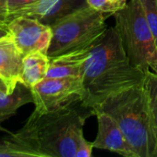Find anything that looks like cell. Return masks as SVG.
<instances>
[{"mask_svg":"<svg viewBox=\"0 0 157 157\" xmlns=\"http://www.w3.org/2000/svg\"><path fill=\"white\" fill-rule=\"evenodd\" d=\"M86 4L93 9L102 12L104 14L111 15L116 13L115 9L113 8L109 0H86Z\"/></svg>","mask_w":157,"mask_h":157,"instance_id":"obj_18","label":"cell"},{"mask_svg":"<svg viewBox=\"0 0 157 157\" xmlns=\"http://www.w3.org/2000/svg\"><path fill=\"white\" fill-rule=\"evenodd\" d=\"M7 1L0 0V28L7 29L8 24V10H7Z\"/></svg>","mask_w":157,"mask_h":157,"instance_id":"obj_20","label":"cell"},{"mask_svg":"<svg viewBox=\"0 0 157 157\" xmlns=\"http://www.w3.org/2000/svg\"><path fill=\"white\" fill-rule=\"evenodd\" d=\"M98 120V134L94 148L117 153L125 157H137L132 145L127 141L117 122L105 112H96Z\"/></svg>","mask_w":157,"mask_h":157,"instance_id":"obj_8","label":"cell"},{"mask_svg":"<svg viewBox=\"0 0 157 157\" xmlns=\"http://www.w3.org/2000/svg\"><path fill=\"white\" fill-rule=\"evenodd\" d=\"M50 63L47 54L34 52L23 57L20 82L29 89L46 77Z\"/></svg>","mask_w":157,"mask_h":157,"instance_id":"obj_13","label":"cell"},{"mask_svg":"<svg viewBox=\"0 0 157 157\" xmlns=\"http://www.w3.org/2000/svg\"><path fill=\"white\" fill-rule=\"evenodd\" d=\"M86 5V0H37L18 17H33L51 26L57 19Z\"/></svg>","mask_w":157,"mask_h":157,"instance_id":"obj_11","label":"cell"},{"mask_svg":"<svg viewBox=\"0 0 157 157\" xmlns=\"http://www.w3.org/2000/svg\"><path fill=\"white\" fill-rule=\"evenodd\" d=\"M148 26L157 46V0H140Z\"/></svg>","mask_w":157,"mask_h":157,"instance_id":"obj_16","label":"cell"},{"mask_svg":"<svg viewBox=\"0 0 157 157\" xmlns=\"http://www.w3.org/2000/svg\"><path fill=\"white\" fill-rule=\"evenodd\" d=\"M34 112L39 116L81 103L85 97L82 77H45L30 88Z\"/></svg>","mask_w":157,"mask_h":157,"instance_id":"obj_6","label":"cell"},{"mask_svg":"<svg viewBox=\"0 0 157 157\" xmlns=\"http://www.w3.org/2000/svg\"><path fill=\"white\" fill-rule=\"evenodd\" d=\"M105 15L86 5L54 21L51 25L52 37L48 57L94 44L109 28Z\"/></svg>","mask_w":157,"mask_h":157,"instance_id":"obj_5","label":"cell"},{"mask_svg":"<svg viewBox=\"0 0 157 157\" xmlns=\"http://www.w3.org/2000/svg\"><path fill=\"white\" fill-rule=\"evenodd\" d=\"M93 44L50 58L46 77H83L86 59Z\"/></svg>","mask_w":157,"mask_h":157,"instance_id":"obj_12","label":"cell"},{"mask_svg":"<svg viewBox=\"0 0 157 157\" xmlns=\"http://www.w3.org/2000/svg\"><path fill=\"white\" fill-rule=\"evenodd\" d=\"M0 157H43L39 148L33 114L18 132L0 141Z\"/></svg>","mask_w":157,"mask_h":157,"instance_id":"obj_9","label":"cell"},{"mask_svg":"<svg viewBox=\"0 0 157 157\" xmlns=\"http://www.w3.org/2000/svg\"><path fill=\"white\" fill-rule=\"evenodd\" d=\"M23 55L17 48L11 35L0 38V81L7 93H11L20 82Z\"/></svg>","mask_w":157,"mask_h":157,"instance_id":"obj_10","label":"cell"},{"mask_svg":"<svg viewBox=\"0 0 157 157\" xmlns=\"http://www.w3.org/2000/svg\"><path fill=\"white\" fill-rule=\"evenodd\" d=\"M154 144V157H157V74L148 72L143 82Z\"/></svg>","mask_w":157,"mask_h":157,"instance_id":"obj_15","label":"cell"},{"mask_svg":"<svg viewBox=\"0 0 157 157\" xmlns=\"http://www.w3.org/2000/svg\"><path fill=\"white\" fill-rule=\"evenodd\" d=\"M144 76V73L131 64L116 28H108L93 44L86 61L82 77L85 97L81 107L91 109L108 96L142 83Z\"/></svg>","mask_w":157,"mask_h":157,"instance_id":"obj_1","label":"cell"},{"mask_svg":"<svg viewBox=\"0 0 157 157\" xmlns=\"http://www.w3.org/2000/svg\"><path fill=\"white\" fill-rule=\"evenodd\" d=\"M32 114L42 156L75 157L88 115L80 113L72 106L40 116L34 111Z\"/></svg>","mask_w":157,"mask_h":157,"instance_id":"obj_3","label":"cell"},{"mask_svg":"<svg viewBox=\"0 0 157 157\" xmlns=\"http://www.w3.org/2000/svg\"><path fill=\"white\" fill-rule=\"evenodd\" d=\"M115 28L131 64L157 74V46L140 0H131L115 14Z\"/></svg>","mask_w":157,"mask_h":157,"instance_id":"obj_4","label":"cell"},{"mask_svg":"<svg viewBox=\"0 0 157 157\" xmlns=\"http://www.w3.org/2000/svg\"><path fill=\"white\" fill-rule=\"evenodd\" d=\"M33 102L32 94L29 87L18 83L9 94L0 91V130L2 123L16 114L22 106Z\"/></svg>","mask_w":157,"mask_h":157,"instance_id":"obj_14","label":"cell"},{"mask_svg":"<svg viewBox=\"0 0 157 157\" xmlns=\"http://www.w3.org/2000/svg\"><path fill=\"white\" fill-rule=\"evenodd\" d=\"M93 144L86 141L85 137H82L77 150H76V154L75 157H90L92 156V152H93Z\"/></svg>","mask_w":157,"mask_h":157,"instance_id":"obj_19","label":"cell"},{"mask_svg":"<svg viewBox=\"0 0 157 157\" xmlns=\"http://www.w3.org/2000/svg\"><path fill=\"white\" fill-rule=\"evenodd\" d=\"M109 3L111 4V6H113V8L115 9V11H119L121 8H123L126 5H127V0H109Z\"/></svg>","mask_w":157,"mask_h":157,"instance_id":"obj_21","label":"cell"},{"mask_svg":"<svg viewBox=\"0 0 157 157\" xmlns=\"http://www.w3.org/2000/svg\"><path fill=\"white\" fill-rule=\"evenodd\" d=\"M6 29L23 57L34 52L47 54L52 37L50 25L21 16L12 19Z\"/></svg>","mask_w":157,"mask_h":157,"instance_id":"obj_7","label":"cell"},{"mask_svg":"<svg viewBox=\"0 0 157 157\" xmlns=\"http://www.w3.org/2000/svg\"><path fill=\"white\" fill-rule=\"evenodd\" d=\"M143 82L108 96L95 104L91 110L94 115L98 111L105 112L117 122L137 157H154V144Z\"/></svg>","mask_w":157,"mask_h":157,"instance_id":"obj_2","label":"cell"},{"mask_svg":"<svg viewBox=\"0 0 157 157\" xmlns=\"http://www.w3.org/2000/svg\"><path fill=\"white\" fill-rule=\"evenodd\" d=\"M0 91H1V92H6V93H7V90H6L5 85H4L1 81H0ZM7 94H9V93H7Z\"/></svg>","mask_w":157,"mask_h":157,"instance_id":"obj_23","label":"cell"},{"mask_svg":"<svg viewBox=\"0 0 157 157\" xmlns=\"http://www.w3.org/2000/svg\"><path fill=\"white\" fill-rule=\"evenodd\" d=\"M10 35L8 30L6 29H3V28H0V38H3V37H6V36H8Z\"/></svg>","mask_w":157,"mask_h":157,"instance_id":"obj_22","label":"cell"},{"mask_svg":"<svg viewBox=\"0 0 157 157\" xmlns=\"http://www.w3.org/2000/svg\"><path fill=\"white\" fill-rule=\"evenodd\" d=\"M37 0H8L7 10H8V23L17 17L19 14L34 4Z\"/></svg>","mask_w":157,"mask_h":157,"instance_id":"obj_17","label":"cell"}]
</instances>
